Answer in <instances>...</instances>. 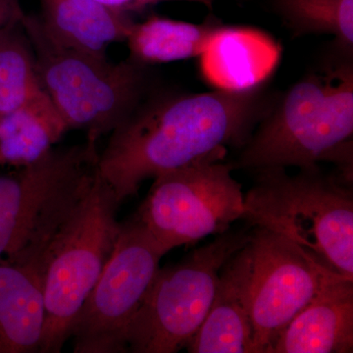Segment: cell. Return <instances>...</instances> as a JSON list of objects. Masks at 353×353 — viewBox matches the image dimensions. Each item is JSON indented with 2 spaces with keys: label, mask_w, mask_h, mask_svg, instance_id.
Wrapping results in <instances>:
<instances>
[{
  "label": "cell",
  "mask_w": 353,
  "mask_h": 353,
  "mask_svg": "<svg viewBox=\"0 0 353 353\" xmlns=\"http://www.w3.org/2000/svg\"><path fill=\"white\" fill-rule=\"evenodd\" d=\"M353 279L330 274L268 353H352Z\"/></svg>",
  "instance_id": "obj_11"
},
{
  "label": "cell",
  "mask_w": 353,
  "mask_h": 353,
  "mask_svg": "<svg viewBox=\"0 0 353 353\" xmlns=\"http://www.w3.org/2000/svg\"><path fill=\"white\" fill-rule=\"evenodd\" d=\"M99 3L117 9L122 12L128 13L130 11H139L145 7L152 6L164 0H95ZM199 1H208V0H199Z\"/></svg>",
  "instance_id": "obj_21"
},
{
  "label": "cell",
  "mask_w": 353,
  "mask_h": 353,
  "mask_svg": "<svg viewBox=\"0 0 353 353\" xmlns=\"http://www.w3.org/2000/svg\"><path fill=\"white\" fill-rule=\"evenodd\" d=\"M164 255L136 215L120 225L112 252L70 330L74 352H128L130 324Z\"/></svg>",
  "instance_id": "obj_9"
},
{
  "label": "cell",
  "mask_w": 353,
  "mask_h": 353,
  "mask_svg": "<svg viewBox=\"0 0 353 353\" xmlns=\"http://www.w3.org/2000/svg\"><path fill=\"white\" fill-rule=\"evenodd\" d=\"M248 243L252 252L250 314L254 353H268L278 334L312 301L333 272L268 230L252 227Z\"/></svg>",
  "instance_id": "obj_10"
},
{
  "label": "cell",
  "mask_w": 353,
  "mask_h": 353,
  "mask_svg": "<svg viewBox=\"0 0 353 353\" xmlns=\"http://www.w3.org/2000/svg\"><path fill=\"white\" fill-rule=\"evenodd\" d=\"M43 92L34 50L22 23L0 31V116Z\"/></svg>",
  "instance_id": "obj_19"
},
{
  "label": "cell",
  "mask_w": 353,
  "mask_h": 353,
  "mask_svg": "<svg viewBox=\"0 0 353 353\" xmlns=\"http://www.w3.org/2000/svg\"><path fill=\"white\" fill-rule=\"evenodd\" d=\"M37 18L46 36L59 46L106 58L111 44L126 41L134 22L127 13L95 0H41Z\"/></svg>",
  "instance_id": "obj_14"
},
{
  "label": "cell",
  "mask_w": 353,
  "mask_h": 353,
  "mask_svg": "<svg viewBox=\"0 0 353 353\" xmlns=\"http://www.w3.org/2000/svg\"><path fill=\"white\" fill-rule=\"evenodd\" d=\"M31 41L39 83L69 130H83L90 141L115 129L148 99L145 64L130 59L110 63L51 41L37 17L22 22Z\"/></svg>",
  "instance_id": "obj_6"
},
{
  "label": "cell",
  "mask_w": 353,
  "mask_h": 353,
  "mask_svg": "<svg viewBox=\"0 0 353 353\" xmlns=\"http://www.w3.org/2000/svg\"><path fill=\"white\" fill-rule=\"evenodd\" d=\"M97 157L88 139L0 175V261L41 272L46 246L94 181Z\"/></svg>",
  "instance_id": "obj_4"
},
{
  "label": "cell",
  "mask_w": 353,
  "mask_h": 353,
  "mask_svg": "<svg viewBox=\"0 0 353 353\" xmlns=\"http://www.w3.org/2000/svg\"><path fill=\"white\" fill-rule=\"evenodd\" d=\"M44 321L39 271L0 261V353L39 352Z\"/></svg>",
  "instance_id": "obj_15"
},
{
  "label": "cell",
  "mask_w": 353,
  "mask_h": 353,
  "mask_svg": "<svg viewBox=\"0 0 353 353\" xmlns=\"http://www.w3.org/2000/svg\"><path fill=\"white\" fill-rule=\"evenodd\" d=\"M294 37L331 34L334 46L353 52V0H273Z\"/></svg>",
  "instance_id": "obj_18"
},
{
  "label": "cell",
  "mask_w": 353,
  "mask_h": 353,
  "mask_svg": "<svg viewBox=\"0 0 353 353\" xmlns=\"http://www.w3.org/2000/svg\"><path fill=\"white\" fill-rule=\"evenodd\" d=\"M255 173L243 199V220L292 241L323 268L353 279L352 182L319 165L296 175L285 168Z\"/></svg>",
  "instance_id": "obj_3"
},
{
  "label": "cell",
  "mask_w": 353,
  "mask_h": 353,
  "mask_svg": "<svg viewBox=\"0 0 353 353\" xmlns=\"http://www.w3.org/2000/svg\"><path fill=\"white\" fill-rule=\"evenodd\" d=\"M199 57L202 77L215 90L250 92L277 69L281 46L254 28L220 26Z\"/></svg>",
  "instance_id": "obj_13"
},
{
  "label": "cell",
  "mask_w": 353,
  "mask_h": 353,
  "mask_svg": "<svg viewBox=\"0 0 353 353\" xmlns=\"http://www.w3.org/2000/svg\"><path fill=\"white\" fill-rule=\"evenodd\" d=\"M252 229H230L178 263L159 268L130 324L128 352L185 350L210 310L221 269L250 241Z\"/></svg>",
  "instance_id": "obj_7"
},
{
  "label": "cell",
  "mask_w": 353,
  "mask_h": 353,
  "mask_svg": "<svg viewBox=\"0 0 353 353\" xmlns=\"http://www.w3.org/2000/svg\"><path fill=\"white\" fill-rule=\"evenodd\" d=\"M319 71L292 85L240 148L233 170L299 169L332 162L352 181L353 52L334 46Z\"/></svg>",
  "instance_id": "obj_2"
},
{
  "label": "cell",
  "mask_w": 353,
  "mask_h": 353,
  "mask_svg": "<svg viewBox=\"0 0 353 353\" xmlns=\"http://www.w3.org/2000/svg\"><path fill=\"white\" fill-rule=\"evenodd\" d=\"M272 104L262 87L148 97L110 132L97 173L120 205L148 179L243 148Z\"/></svg>",
  "instance_id": "obj_1"
},
{
  "label": "cell",
  "mask_w": 353,
  "mask_h": 353,
  "mask_svg": "<svg viewBox=\"0 0 353 353\" xmlns=\"http://www.w3.org/2000/svg\"><path fill=\"white\" fill-rule=\"evenodd\" d=\"M248 243L221 269L212 305L185 347L188 352L254 353L250 314L252 252Z\"/></svg>",
  "instance_id": "obj_12"
},
{
  "label": "cell",
  "mask_w": 353,
  "mask_h": 353,
  "mask_svg": "<svg viewBox=\"0 0 353 353\" xmlns=\"http://www.w3.org/2000/svg\"><path fill=\"white\" fill-rule=\"evenodd\" d=\"M221 25L152 17L134 23L126 39L131 59L141 64L166 63L199 57Z\"/></svg>",
  "instance_id": "obj_17"
},
{
  "label": "cell",
  "mask_w": 353,
  "mask_h": 353,
  "mask_svg": "<svg viewBox=\"0 0 353 353\" xmlns=\"http://www.w3.org/2000/svg\"><path fill=\"white\" fill-rule=\"evenodd\" d=\"M215 153L154 179L137 218L164 254L232 229L245 216L243 187Z\"/></svg>",
  "instance_id": "obj_8"
},
{
  "label": "cell",
  "mask_w": 353,
  "mask_h": 353,
  "mask_svg": "<svg viewBox=\"0 0 353 353\" xmlns=\"http://www.w3.org/2000/svg\"><path fill=\"white\" fill-rule=\"evenodd\" d=\"M68 130L43 90L20 108L0 116V165L17 168L37 161Z\"/></svg>",
  "instance_id": "obj_16"
},
{
  "label": "cell",
  "mask_w": 353,
  "mask_h": 353,
  "mask_svg": "<svg viewBox=\"0 0 353 353\" xmlns=\"http://www.w3.org/2000/svg\"><path fill=\"white\" fill-rule=\"evenodd\" d=\"M25 16L19 0H0V31L21 24Z\"/></svg>",
  "instance_id": "obj_20"
},
{
  "label": "cell",
  "mask_w": 353,
  "mask_h": 353,
  "mask_svg": "<svg viewBox=\"0 0 353 353\" xmlns=\"http://www.w3.org/2000/svg\"><path fill=\"white\" fill-rule=\"evenodd\" d=\"M119 206L97 170L46 246L41 261L46 321L39 352H60L69 341L72 324L117 240Z\"/></svg>",
  "instance_id": "obj_5"
}]
</instances>
